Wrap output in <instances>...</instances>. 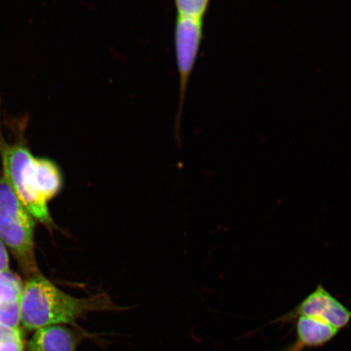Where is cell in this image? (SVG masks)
<instances>
[{
    "label": "cell",
    "mask_w": 351,
    "mask_h": 351,
    "mask_svg": "<svg viewBox=\"0 0 351 351\" xmlns=\"http://www.w3.org/2000/svg\"><path fill=\"white\" fill-rule=\"evenodd\" d=\"M0 351H24V342L22 339L8 341L0 343Z\"/></svg>",
    "instance_id": "obj_12"
},
{
    "label": "cell",
    "mask_w": 351,
    "mask_h": 351,
    "mask_svg": "<svg viewBox=\"0 0 351 351\" xmlns=\"http://www.w3.org/2000/svg\"><path fill=\"white\" fill-rule=\"evenodd\" d=\"M3 177L21 203L37 221L50 226L48 203L63 186L62 173L55 162L34 156L24 143L7 144L0 140Z\"/></svg>",
    "instance_id": "obj_2"
},
{
    "label": "cell",
    "mask_w": 351,
    "mask_h": 351,
    "mask_svg": "<svg viewBox=\"0 0 351 351\" xmlns=\"http://www.w3.org/2000/svg\"><path fill=\"white\" fill-rule=\"evenodd\" d=\"M34 230V218L2 176L0 177V239L10 250L26 276L39 271L35 258Z\"/></svg>",
    "instance_id": "obj_3"
},
{
    "label": "cell",
    "mask_w": 351,
    "mask_h": 351,
    "mask_svg": "<svg viewBox=\"0 0 351 351\" xmlns=\"http://www.w3.org/2000/svg\"><path fill=\"white\" fill-rule=\"evenodd\" d=\"M22 339L20 328H12L0 324V343L3 342Z\"/></svg>",
    "instance_id": "obj_10"
},
{
    "label": "cell",
    "mask_w": 351,
    "mask_h": 351,
    "mask_svg": "<svg viewBox=\"0 0 351 351\" xmlns=\"http://www.w3.org/2000/svg\"><path fill=\"white\" fill-rule=\"evenodd\" d=\"M173 1L178 16L204 20L210 0H173Z\"/></svg>",
    "instance_id": "obj_9"
},
{
    "label": "cell",
    "mask_w": 351,
    "mask_h": 351,
    "mask_svg": "<svg viewBox=\"0 0 351 351\" xmlns=\"http://www.w3.org/2000/svg\"><path fill=\"white\" fill-rule=\"evenodd\" d=\"M10 256H8L6 245L0 239V274L10 270Z\"/></svg>",
    "instance_id": "obj_11"
},
{
    "label": "cell",
    "mask_w": 351,
    "mask_h": 351,
    "mask_svg": "<svg viewBox=\"0 0 351 351\" xmlns=\"http://www.w3.org/2000/svg\"><path fill=\"white\" fill-rule=\"evenodd\" d=\"M204 34V20L177 16L175 25V51L180 78V108L194 69Z\"/></svg>",
    "instance_id": "obj_4"
},
{
    "label": "cell",
    "mask_w": 351,
    "mask_h": 351,
    "mask_svg": "<svg viewBox=\"0 0 351 351\" xmlns=\"http://www.w3.org/2000/svg\"><path fill=\"white\" fill-rule=\"evenodd\" d=\"M130 306L115 304L106 292L85 298L69 295L40 271L27 276L20 302L21 323L29 330L55 324L78 326V319L92 313H120Z\"/></svg>",
    "instance_id": "obj_1"
},
{
    "label": "cell",
    "mask_w": 351,
    "mask_h": 351,
    "mask_svg": "<svg viewBox=\"0 0 351 351\" xmlns=\"http://www.w3.org/2000/svg\"><path fill=\"white\" fill-rule=\"evenodd\" d=\"M296 322V341L287 351H302L317 348L331 341L339 335V329L315 318L300 317Z\"/></svg>",
    "instance_id": "obj_8"
},
{
    "label": "cell",
    "mask_w": 351,
    "mask_h": 351,
    "mask_svg": "<svg viewBox=\"0 0 351 351\" xmlns=\"http://www.w3.org/2000/svg\"><path fill=\"white\" fill-rule=\"evenodd\" d=\"M23 284L20 276L11 270L0 274V324L20 328Z\"/></svg>",
    "instance_id": "obj_7"
},
{
    "label": "cell",
    "mask_w": 351,
    "mask_h": 351,
    "mask_svg": "<svg viewBox=\"0 0 351 351\" xmlns=\"http://www.w3.org/2000/svg\"><path fill=\"white\" fill-rule=\"evenodd\" d=\"M300 317L322 320L340 330L350 324L351 311L322 285H318L300 305L291 313L276 319V322H289Z\"/></svg>",
    "instance_id": "obj_5"
},
{
    "label": "cell",
    "mask_w": 351,
    "mask_h": 351,
    "mask_svg": "<svg viewBox=\"0 0 351 351\" xmlns=\"http://www.w3.org/2000/svg\"><path fill=\"white\" fill-rule=\"evenodd\" d=\"M99 340V335L80 326L55 324L35 330L28 341V351H77L83 341Z\"/></svg>",
    "instance_id": "obj_6"
}]
</instances>
